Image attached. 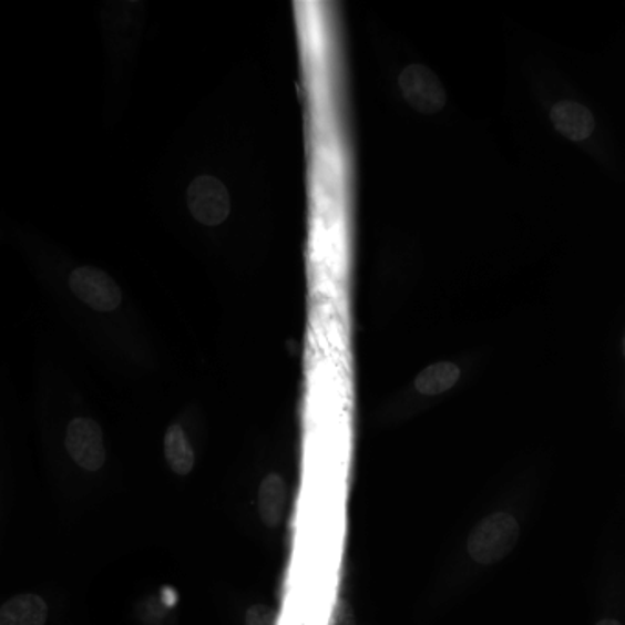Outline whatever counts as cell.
<instances>
[{"instance_id":"3","label":"cell","mask_w":625,"mask_h":625,"mask_svg":"<svg viewBox=\"0 0 625 625\" xmlns=\"http://www.w3.org/2000/svg\"><path fill=\"white\" fill-rule=\"evenodd\" d=\"M69 287L80 301L96 312H112L120 308L123 294L109 274L94 266H80L69 277Z\"/></svg>"},{"instance_id":"4","label":"cell","mask_w":625,"mask_h":625,"mask_svg":"<svg viewBox=\"0 0 625 625\" xmlns=\"http://www.w3.org/2000/svg\"><path fill=\"white\" fill-rule=\"evenodd\" d=\"M398 85L409 106L422 114H437L445 106V91L439 75L424 64H411L398 78Z\"/></svg>"},{"instance_id":"2","label":"cell","mask_w":625,"mask_h":625,"mask_svg":"<svg viewBox=\"0 0 625 625\" xmlns=\"http://www.w3.org/2000/svg\"><path fill=\"white\" fill-rule=\"evenodd\" d=\"M186 201L193 217L204 226L223 224L232 212L228 189L217 176H196L187 187Z\"/></svg>"},{"instance_id":"8","label":"cell","mask_w":625,"mask_h":625,"mask_svg":"<svg viewBox=\"0 0 625 625\" xmlns=\"http://www.w3.org/2000/svg\"><path fill=\"white\" fill-rule=\"evenodd\" d=\"M257 504H259L260 521L266 526L274 529L279 525L287 509V482L276 473L265 478V481L260 482Z\"/></svg>"},{"instance_id":"10","label":"cell","mask_w":625,"mask_h":625,"mask_svg":"<svg viewBox=\"0 0 625 625\" xmlns=\"http://www.w3.org/2000/svg\"><path fill=\"white\" fill-rule=\"evenodd\" d=\"M459 377H461V369L455 363L439 361V363L426 367L424 371L417 375L414 387L426 397H437V395L450 391L451 387L459 382Z\"/></svg>"},{"instance_id":"1","label":"cell","mask_w":625,"mask_h":625,"mask_svg":"<svg viewBox=\"0 0 625 625\" xmlns=\"http://www.w3.org/2000/svg\"><path fill=\"white\" fill-rule=\"evenodd\" d=\"M520 541V523L506 512L479 521L468 537V554L478 565H495L510 556Z\"/></svg>"},{"instance_id":"6","label":"cell","mask_w":625,"mask_h":625,"mask_svg":"<svg viewBox=\"0 0 625 625\" xmlns=\"http://www.w3.org/2000/svg\"><path fill=\"white\" fill-rule=\"evenodd\" d=\"M552 125L557 133L573 142H583L594 133L596 122L593 112L577 101H562L551 112Z\"/></svg>"},{"instance_id":"9","label":"cell","mask_w":625,"mask_h":625,"mask_svg":"<svg viewBox=\"0 0 625 625\" xmlns=\"http://www.w3.org/2000/svg\"><path fill=\"white\" fill-rule=\"evenodd\" d=\"M165 461L176 475H189L195 468V451H193L186 431L181 424L167 428L164 437Z\"/></svg>"},{"instance_id":"12","label":"cell","mask_w":625,"mask_h":625,"mask_svg":"<svg viewBox=\"0 0 625 625\" xmlns=\"http://www.w3.org/2000/svg\"><path fill=\"white\" fill-rule=\"evenodd\" d=\"M596 625H622L618 621H613V618H604V621H600Z\"/></svg>"},{"instance_id":"7","label":"cell","mask_w":625,"mask_h":625,"mask_svg":"<svg viewBox=\"0 0 625 625\" xmlns=\"http://www.w3.org/2000/svg\"><path fill=\"white\" fill-rule=\"evenodd\" d=\"M49 607L39 594H17L0 609V625H44Z\"/></svg>"},{"instance_id":"11","label":"cell","mask_w":625,"mask_h":625,"mask_svg":"<svg viewBox=\"0 0 625 625\" xmlns=\"http://www.w3.org/2000/svg\"><path fill=\"white\" fill-rule=\"evenodd\" d=\"M276 611L268 605L255 604L246 613V625H276Z\"/></svg>"},{"instance_id":"5","label":"cell","mask_w":625,"mask_h":625,"mask_svg":"<svg viewBox=\"0 0 625 625\" xmlns=\"http://www.w3.org/2000/svg\"><path fill=\"white\" fill-rule=\"evenodd\" d=\"M64 448L70 459L86 472H98L106 461L103 431L96 420L74 419L66 428Z\"/></svg>"}]
</instances>
